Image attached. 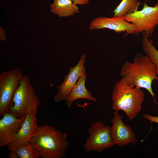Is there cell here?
Returning <instances> with one entry per match:
<instances>
[{"instance_id":"cell-1","label":"cell","mask_w":158,"mask_h":158,"mask_svg":"<svg viewBox=\"0 0 158 158\" xmlns=\"http://www.w3.org/2000/svg\"><path fill=\"white\" fill-rule=\"evenodd\" d=\"M67 134L45 122L38 126L29 142L42 158H64L69 142Z\"/></svg>"},{"instance_id":"cell-2","label":"cell","mask_w":158,"mask_h":158,"mask_svg":"<svg viewBox=\"0 0 158 158\" xmlns=\"http://www.w3.org/2000/svg\"><path fill=\"white\" fill-rule=\"evenodd\" d=\"M120 75L128 83L146 90L156 103L152 84L157 75L155 66L148 56L136 54L132 62L126 61L123 64Z\"/></svg>"},{"instance_id":"cell-3","label":"cell","mask_w":158,"mask_h":158,"mask_svg":"<svg viewBox=\"0 0 158 158\" xmlns=\"http://www.w3.org/2000/svg\"><path fill=\"white\" fill-rule=\"evenodd\" d=\"M145 97L141 88L121 78L113 89L112 109L114 111H123L130 120L133 119L141 110Z\"/></svg>"},{"instance_id":"cell-4","label":"cell","mask_w":158,"mask_h":158,"mask_svg":"<svg viewBox=\"0 0 158 158\" xmlns=\"http://www.w3.org/2000/svg\"><path fill=\"white\" fill-rule=\"evenodd\" d=\"M13 105L8 112L18 118L32 112H37L40 100L36 94L29 77L24 75L13 99Z\"/></svg>"},{"instance_id":"cell-5","label":"cell","mask_w":158,"mask_h":158,"mask_svg":"<svg viewBox=\"0 0 158 158\" xmlns=\"http://www.w3.org/2000/svg\"><path fill=\"white\" fill-rule=\"evenodd\" d=\"M22 70L18 67L0 74V116L8 112L13 105L14 95L23 76Z\"/></svg>"},{"instance_id":"cell-6","label":"cell","mask_w":158,"mask_h":158,"mask_svg":"<svg viewBox=\"0 0 158 158\" xmlns=\"http://www.w3.org/2000/svg\"><path fill=\"white\" fill-rule=\"evenodd\" d=\"M123 17L135 26L136 34L142 33L148 38L152 35L158 25V3L153 6L145 3L141 10L127 14Z\"/></svg>"},{"instance_id":"cell-7","label":"cell","mask_w":158,"mask_h":158,"mask_svg":"<svg viewBox=\"0 0 158 158\" xmlns=\"http://www.w3.org/2000/svg\"><path fill=\"white\" fill-rule=\"evenodd\" d=\"M87 132L89 136L83 145L87 152H101L115 145L111 134V127L102 121L92 123Z\"/></svg>"},{"instance_id":"cell-8","label":"cell","mask_w":158,"mask_h":158,"mask_svg":"<svg viewBox=\"0 0 158 158\" xmlns=\"http://www.w3.org/2000/svg\"><path fill=\"white\" fill-rule=\"evenodd\" d=\"M85 54H83L77 64L69 68L68 75L64 77V81L57 86L58 92L54 97V100L56 102L66 100L68 95L79 79L86 74V67L84 64L86 61Z\"/></svg>"},{"instance_id":"cell-9","label":"cell","mask_w":158,"mask_h":158,"mask_svg":"<svg viewBox=\"0 0 158 158\" xmlns=\"http://www.w3.org/2000/svg\"><path fill=\"white\" fill-rule=\"evenodd\" d=\"M89 28L92 30L108 29L116 33L124 32V36L136 34L135 26L126 20L123 16L95 18L91 21Z\"/></svg>"},{"instance_id":"cell-10","label":"cell","mask_w":158,"mask_h":158,"mask_svg":"<svg viewBox=\"0 0 158 158\" xmlns=\"http://www.w3.org/2000/svg\"><path fill=\"white\" fill-rule=\"evenodd\" d=\"M123 116L118 111H114L111 122V132L115 145L122 147L129 144L135 145L138 141L134 131L131 127L123 121Z\"/></svg>"},{"instance_id":"cell-11","label":"cell","mask_w":158,"mask_h":158,"mask_svg":"<svg viewBox=\"0 0 158 158\" xmlns=\"http://www.w3.org/2000/svg\"><path fill=\"white\" fill-rule=\"evenodd\" d=\"M37 112L28 113L25 116L21 126L12 141L7 146L9 151L29 142L35 133L37 124Z\"/></svg>"},{"instance_id":"cell-12","label":"cell","mask_w":158,"mask_h":158,"mask_svg":"<svg viewBox=\"0 0 158 158\" xmlns=\"http://www.w3.org/2000/svg\"><path fill=\"white\" fill-rule=\"evenodd\" d=\"M0 120V147L7 146L19 130L25 116L18 118L7 112Z\"/></svg>"},{"instance_id":"cell-13","label":"cell","mask_w":158,"mask_h":158,"mask_svg":"<svg viewBox=\"0 0 158 158\" xmlns=\"http://www.w3.org/2000/svg\"><path fill=\"white\" fill-rule=\"evenodd\" d=\"M86 75L85 74L79 79L70 92L66 100V105L68 108H71L73 102L78 99H84L94 102H97V99L92 96L91 93L86 88L85 83Z\"/></svg>"},{"instance_id":"cell-14","label":"cell","mask_w":158,"mask_h":158,"mask_svg":"<svg viewBox=\"0 0 158 158\" xmlns=\"http://www.w3.org/2000/svg\"><path fill=\"white\" fill-rule=\"evenodd\" d=\"M51 12L60 17H68L79 13V8L71 0H54L50 5Z\"/></svg>"},{"instance_id":"cell-15","label":"cell","mask_w":158,"mask_h":158,"mask_svg":"<svg viewBox=\"0 0 158 158\" xmlns=\"http://www.w3.org/2000/svg\"><path fill=\"white\" fill-rule=\"evenodd\" d=\"M142 35L141 41L142 48L155 66L157 75L156 81L158 85V50L153 45L151 40H149L144 34H142Z\"/></svg>"},{"instance_id":"cell-16","label":"cell","mask_w":158,"mask_h":158,"mask_svg":"<svg viewBox=\"0 0 158 158\" xmlns=\"http://www.w3.org/2000/svg\"><path fill=\"white\" fill-rule=\"evenodd\" d=\"M140 2L138 0H122L113 10V17H120L138 10Z\"/></svg>"},{"instance_id":"cell-17","label":"cell","mask_w":158,"mask_h":158,"mask_svg":"<svg viewBox=\"0 0 158 158\" xmlns=\"http://www.w3.org/2000/svg\"><path fill=\"white\" fill-rule=\"evenodd\" d=\"M14 150L19 158L40 157L38 154L29 142L18 147Z\"/></svg>"},{"instance_id":"cell-18","label":"cell","mask_w":158,"mask_h":158,"mask_svg":"<svg viewBox=\"0 0 158 158\" xmlns=\"http://www.w3.org/2000/svg\"><path fill=\"white\" fill-rule=\"evenodd\" d=\"M143 117L148 119L150 122H154L158 123V116H153L147 114H144L142 115Z\"/></svg>"},{"instance_id":"cell-19","label":"cell","mask_w":158,"mask_h":158,"mask_svg":"<svg viewBox=\"0 0 158 158\" xmlns=\"http://www.w3.org/2000/svg\"><path fill=\"white\" fill-rule=\"evenodd\" d=\"M75 5H85L87 4L89 2V0H71Z\"/></svg>"},{"instance_id":"cell-20","label":"cell","mask_w":158,"mask_h":158,"mask_svg":"<svg viewBox=\"0 0 158 158\" xmlns=\"http://www.w3.org/2000/svg\"><path fill=\"white\" fill-rule=\"evenodd\" d=\"M6 39V36L5 31L2 27H0V40L2 41H5Z\"/></svg>"},{"instance_id":"cell-21","label":"cell","mask_w":158,"mask_h":158,"mask_svg":"<svg viewBox=\"0 0 158 158\" xmlns=\"http://www.w3.org/2000/svg\"><path fill=\"white\" fill-rule=\"evenodd\" d=\"M8 157L9 158H18V155L14 150L10 151V152L8 154Z\"/></svg>"}]
</instances>
